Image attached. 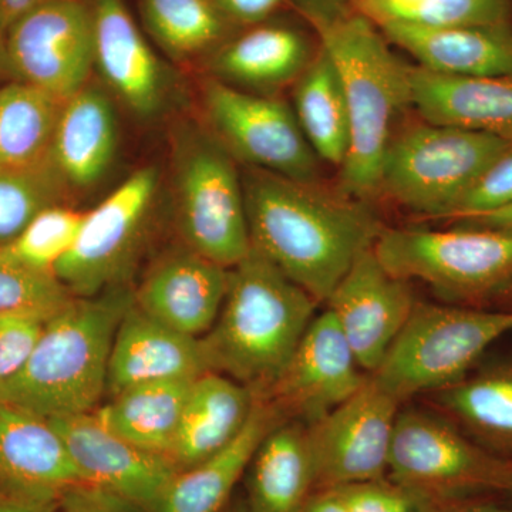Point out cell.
Masks as SVG:
<instances>
[{"instance_id": "6da1fadb", "label": "cell", "mask_w": 512, "mask_h": 512, "mask_svg": "<svg viewBox=\"0 0 512 512\" xmlns=\"http://www.w3.org/2000/svg\"><path fill=\"white\" fill-rule=\"evenodd\" d=\"M241 178L252 248L318 303L384 229L370 202L340 188L251 167Z\"/></svg>"}, {"instance_id": "7a4b0ae2", "label": "cell", "mask_w": 512, "mask_h": 512, "mask_svg": "<svg viewBox=\"0 0 512 512\" xmlns=\"http://www.w3.org/2000/svg\"><path fill=\"white\" fill-rule=\"evenodd\" d=\"M295 10L335 64L348 103L350 146L340 167V190L372 202L380 194L394 121L412 106V67L399 59L379 26L356 6L313 3Z\"/></svg>"}, {"instance_id": "3957f363", "label": "cell", "mask_w": 512, "mask_h": 512, "mask_svg": "<svg viewBox=\"0 0 512 512\" xmlns=\"http://www.w3.org/2000/svg\"><path fill=\"white\" fill-rule=\"evenodd\" d=\"M319 303L251 248L228 269L220 315L202 336L211 372L265 399L315 318Z\"/></svg>"}, {"instance_id": "277c9868", "label": "cell", "mask_w": 512, "mask_h": 512, "mask_svg": "<svg viewBox=\"0 0 512 512\" xmlns=\"http://www.w3.org/2000/svg\"><path fill=\"white\" fill-rule=\"evenodd\" d=\"M133 305V292L116 286L72 298L47 320L25 367L0 386V402L46 419L92 413L106 394L114 336Z\"/></svg>"}, {"instance_id": "5b68a950", "label": "cell", "mask_w": 512, "mask_h": 512, "mask_svg": "<svg viewBox=\"0 0 512 512\" xmlns=\"http://www.w3.org/2000/svg\"><path fill=\"white\" fill-rule=\"evenodd\" d=\"M511 333L512 311L417 302L382 365L370 376L404 404L460 382Z\"/></svg>"}, {"instance_id": "8992f818", "label": "cell", "mask_w": 512, "mask_h": 512, "mask_svg": "<svg viewBox=\"0 0 512 512\" xmlns=\"http://www.w3.org/2000/svg\"><path fill=\"white\" fill-rule=\"evenodd\" d=\"M173 194L185 247L227 269L249 254L251 237L237 164L210 131L194 124L174 133Z\"/></svg>"}, {"instance_id": "52a82bcc", "label": "cell", "mask_w": 512, "mask_h": 512, "mask_svg": "<svg viewBox=\"0 0 512 512\" xmlns=\"http://www.w3.org/2000/svg\"><path fill=\"white\" fill-rule=\"evenodd\" d=\"M373 251L404 281H421L451 301L504 296L512 284V229L384 228Z\"/></svg>"}, {"instance_id": "ba28073f", "label": "cell", "mask_w": 512, "mask_h": 512, "mask_svg": "<svg viewBox=\"0 0 512 512\" xmlns=\"http://www.w3.org/2000/svg\"><path fill=\"white\" fill-rule=\"evenodd\" d=\"M511 143L423 120L390 141L380 192L417 214L450 218L488 165Z\"/></svg>"}, {"instance_id": "9c48e42d", "label": "cell", "mask_w": 512, "mask_h": 512, "mask_svg": "<svg viewBox=\"0 0 512 512\" xmlns=\"http://www.w3.org/2000/svg\"><path fill=\"white\" fill-rule=\"evenodd\" d=\"M511 460L495 456L453 420L417 407L397 414L387 477L441 501L507 494Z\"/></svg>"}, {"instance_id": "30bf717a", "label": "cell", "mask_w": 512, "mask_h": 512, "mask_svg": "<svg viewBox=\"0 0 512 512\" xmlns=\"http://www.w3.org/2000/svg\"><path fill=\"white\" fill-rule=\"evenodd\" d=\"M94 25L96 0H40L9 30L0 66L16 82L69 100L94 69Z\"/></svg>"}, {"instance_id": "8fae6325", "label": "cell", "mask_w": 512, "mask_h": 512, "mask_svg": "<svg viewBox=\"0 0 512 512\" xmlns=\"http://www.w3.org/2000/svg\"><path fill=\"white\" fill-rule=\"evenodd\" d=\"M202 107L207 130L234 160L295 180L316 181L318 157L284 101L211 77L202 87Z\"/></svg>"}, {"instance_id": "7c38bea8", "label": "cell", "mask_w": 512, "mask_h": 512, "mask_svg": "<svg viewBox=\"0 0 512 512\" xmlns=\"http://www.w3.org/2000/svg\"><path fill=\"white\" fill-rule=\"evenodd\" d=\"M160 183L157 168L144 167L87 212L82 231L55 275L74 298L116 288L136 255Z\"/></svg>"}, {"instance_id": "4fadbf2b", "label": "cell", "mask_w": 512, "mask_h": 512, "mask_svg": "<svg viewBox=\"0 0 512 512\" xmlns=\"http://www.w3.org/2000/svg\"><path fill=\"white\" fill-rule=\"evenodd\" d=\"M402 406L369 375L352 397L308 426L316 491L387 477Z\"/></svg>"}, {"instance_id": "5bb4252c", "label": "cell", "mask_w": 512, "mask_h": 512, "mask_svg": "<svg viewBox=\"0 0 512 512\" xmlns=\"http://www.w3.org/2000/svg\"><path fill=\"white\" fill-rule=\"evenodd\" d=\"M367 373L326 309L313 318L265 399L285 420L316 423L366 383Z\"/></svg>"}, {"instance_id": "9a60e30c", "label": "cell", "mask_w": 512, "mask_h": 512, "mask_svg": "<svg viewBox=\"0 0 512 512\" xmlns=\"http://www.w3.org/2000/svg\"><path fill=\"white\" fill-rule=\"evenodd\" d=\"M325 303L360 367L373 375L417 301L410 282L390 274L372 248L356 259Z\"/></svg>"}, {"instance_id": "2e32d148", "label": "cell", "mask_w": 512, "mask_h": 512, "mask_svg": "<svg viewBox=\"0 0 512 512\" xmlns=\"http://www.w3.org/2000/svg\"><path fill=\"white\" fill-rule=\"evenodd\" d=\"M62 437L83 483L96 485L153 512L178 468L170 457L130 443L96 414L49 419Z\"/></svg>"}, {"instance_id": "e0dca14e", "label": "cell", "mask_w": 512, "mask_h": 512, "mask_svg": "<svg viewBox=\"0 0 512 512\" xmlns=\"http://www.w3.org/2000/svg\"><path fill=\"white\" fill-rule=\"evenodd\" d=\"M320 47L311 26L274 18L238 29L205 62L214 79L266 94L295 83Z\"/></svg>"}, {"instance_id": "ac0fdd59", "label": "cell", "mask_w": 512, "mask_h": 512, "mask_svg": "<svg viewBox=\"0 0 512 512\" xmlns=\"http://www.w3.org/2000/svg\"><path fill=\"white\" fill-rule=\"evenodd\" d=\"M227 286V268L183 244L154 262L133 292V302L150 318L202 338L220 315Z\"/></svg>"}, {"instance_id": "d6986e66", "label": "cell", "mask_w": 512, "mask_h": 512, "mask_svg": "<svg viewBox=\"0 0 512 512\" xmlns=\"http://www.w3.org/2000/svg\"><path fill=\"white\" fill-rule=\"evenodd\" d=\"M80 481L66 444L49 419L0 402V494L56 503Z\"/></svg>"}, {"instance_id": "ffe728a7", "label": "cell", "mask_w": 512, "mask_h": 512, "mask_svg": "<svg viewBox=\"0 0 512 512\" xmlns=\"http://www.w3.org/2000/svg\"><path fill=\"white\" fill-rule=\"evenodd\" d=\"M94 67L137 116L148 119L163 109L167 72L124 0H96Z\"/></svg>"}, {"instance_id": "44dd1931", "label": "cell", "mask_w": 512, "mask_h": 512, "mask_svg": "<svg viewBox=\"0 0 512 512\" xmlns=\"http://www.w3.org/2000/svg\"><path fill=\"white\" fill-rule=\"evenodd\" d=\"M208 372L210 363L201 338L150 318L133 302L111 346L106 393L110 397L143 383L195 380Z\"/></svg>"}, {"instance_id": "7402d4cb", "label": "cell", "mask_w": 512, "mask_h": 512, "mask_svg": "<svg viewBox=\"0 0 512 512\" xmlns=\"http://www.w3.org/2000/svg\"><path fill=\"white\" fill-rule=\"evenodd\" d=\"M375 23L392 45L430 72L471 77L512 74V23L463 28H427L397 20Z\"/></svg>"}, {"instance_id": "603a6c76", "label": "cell", "mask_w": 512, "mask_h": 512, "mask_svg": "<svg viewBox=\"0 0 512 512\" xmlns=\"http://www.w3.org/2000/svg\"><path fill=\"white\" fill-rule=\"evenodd\" d=\"M119 148V121L107 92L87 83L64 101L50 164L66 190H89L103 180Z\"/></svg>"}, {"instance_id": "cb8c5ba5", "label": "cell", "mask_w": 512, "mask_h": 512, "mask_svg": "<svg viewBox=\"0 0 512 512\" xmlns=\"http://www.w3.org/2000/svg\"><path fill=\"white\" fill-rule=\"evenodd\" d=\"M412 106L421 119L512 141V74L450 76L410 70Z\"/></svg>"}, {"instance_id": "d4e9b609", "label": "cell", "mask_w": 512, "mask_h": 512, "mask_svg": "<svg viewBox=\"0 0 512 512\" xmlns=\"http://www.w3.org/2000/svg\"><path fill=\"white\" fill-rule=\"evenodd\" d=\"M284 417L268 400H255L251 416L228 446L197 466L178 471L153 512H222L247 473L256 448Z\"/></svg>"}, {"instance_id": "484cf974", "label": "cell", "mask_w": 512, "mask_h": 512, "mask_svg": "<svg viewBox=\"0 0 512 512\" xmlns=\"http://www.w3.org/2000/svg\"><path fill=\"white\" fill-rule=\"evenodd\" d=\"M254 403L247 387L231 377L208 372L195 379L168 454L178 471L228 446L244 429Z\"/></svg>"}, {"instance_id": "4316f807", "label": "cell", "mask_w": 512, "mask_h": 512, "mask_svg": "<svg viewBox=\"0 0 512 512\" xmlns=\"http://www.w3.org/2000/svg\"><path fill=\"white\" fill-rule=\"evenodd\" d=\"M434 397L471 439L495 456L512 460V348L481 359L460 382Z\"/></svg>"}, {"instance_id": "83f0119b", "label": "cell", "mask_w": 512, "mask_h": 512, "mask_svg": "<svg viewBox=\"0 0 512 512\" xmlns=\"http://www.w3.org/2000/svg\"><path fill=\"white\" fill-rule=\"evenodd\" d=\"M245 512H299L316 491L308 426L284 420L256 448L247 470Z\"/></svg>"}, {"instance_id": "f1b7e54d", "label": "cell", "mask_w": 512, "mask_h": 512, "mask_svg": "<svg viewBox=\"0 0 512 512\" xmlns=\"http://www.w3.org/2000/svg\"><path fill=\"white\" fill-rule=\"evenodd\" d=\"M192 382L137 384L110 396L94 414L107 429L130 443L168 456Z\"/></svg>"}, {"instance_id": "f546056e", "label": "cell", "mask_w": 512, "mask_h": 512, "mask_svg": "<svg viewBox=\"0 0 512 512\" xmlns=\"http://www.w3.org/2000/svg\"><path fill=\"white\" fill-rule=\"evenodd\" d=\"M296 120L316 157L342 167L350 146V116L335 64L322 46L293 90Z\"/></svg>"}, {"instance_id": "4dcf8cb0", "label": "cell", "mask_w": 512, "mask_h": 512, "mask_svg": "<svg viewBox=\"0 0 512 512\" xmlns=\"http://www.w3.org/2000/svg\"><path fill=\"white\" fill-rule=\"evenodd\" d=\"M144 28L178 64L207 62L237 32L212 0H140Z\"/></svg>"}, {"instance_id": "1f68e13d", "label": "cell", "mask_w": 512, "mask_h": 512, "mask_svg": "<svg viewBox=\"0 0 512 512\" xmlns=\"http://www.w3.org/2000/svg\"><path fill=\"white\" fill-rule=\"evenodd\" d=\"M63 104L16 80L0 89V170H35L50 164Z\"/></svg>"}, {"instance_id": "d6a6232c", "label": "cell", "mask_w": 512, "mask_h": 512, "mask_svg": "<svg viewBox=\"0 0 512 512\" xmlns=\"http://www.w3.org/2000/svg\"><path fill=\"white\" fill-rule=\"evenodd\" d=\"M356 8L375 22L397 20L427 28L512 23V0H417L410 3L356 0Z\"/></svg>"}, {"instance_id": "836d02e7", "label": "cell", "mask_w": 512, "mask_h": 512, "mask_svg": "<svg viewBox=\"0 0 512 512\" xmlns=\"http://www.w3.org/2000/svg\"><path fill=\"white\" fill-rule=\"evenodd\" d=\"M66 191L52 164L0 170V247L10 244L39 212L60 205Z\"/></svg>"}, {"instance_id": "e575fe53", "label": "cell", "mask_w": 512, "mask_h": 512, "mask_svg": "<svg viewBox=\"0 0 512 512\" xmlns=\"http://www.w3.org/2000/svg\"><path fill=\"white\" fill-rule=\"evenodd\" d=\"M87 212L53 205L36 215L10 244L0 247L20 264L55 274L82 231Z\"/></svg>"}, {"instance_id": "d590c367", "label": "cell", "mask_w": 512, "mask_h": 512, "mask_svg": "<svg viewBox=\"0 0 512 512\" xmlns=\"http://www.w3.org/2000/svg\"><path fill=\"white\" fill-rule=\"evenodd\" d=\"M72 298L55 274L20 264L0 248V312H55Z\"/></svg>"}, {"instance_id": "8d00e7d4", "label": "cell", "mask_w": 512, "mask_h": 512, "mask_svg": "<svg viewBox=\"0 0 512 512\" xmlns=\"http://www.w3.org/2000/svg\"><path fill=\"white\" fill-rule=\"evenodd\" d=\"M338 490L348 512H433L446 503L389 477L345 485Z\"/></svg>"}, {"instance_id": "74e56055", "label": "cell", "mask_w": 512, "mask_h": 512, "mask_svg": "<svg viewBox=\"0 0 512 512\" xmlns=\"http://www.w3.org/2000/svg\"><path fill=\"white\" fill-rule=\"evenodd\" d=\"M55 312H0V386L13 379L28 363L47 320Z\"/></svg>"}, {"instance_id": "f35d334b", "label": "cell", "mask_w": 512, "mask_h": 512, "mask_svg": "<svg viewBox=\"0 0 512 512\" xmlns=\"http://www.w3.org/2000/svg\"><path fill=\"white\" fill-rule=\"evenodd\" d=\"M512 205V143L505 148L464 195L450 218L473 220Z\"/></svg>"}, {"instance_id": "ab89813d", "label": "cell", "mask_w": 512, "mask_h": 512, "mask_svg": "<svg viewBox=\"0 0 512 512\" xmlns=\"http://www.w3.org/2000/svg\"><path fill=\"white\" fill-rule=\"evenodd\" d=\"M55 512H146L119 495L96 485L80 483L67 488L57 500Z\"/></svg>"}, {"instance_id": "60d3db41", "label": "cell", "mask_w": 512, "mask_h": 512, "mask_svg": "<svg viewBox=\"0 0 512 512\" xmlns=\"http://www.w3.org/2000/svg\"><path fill=\"white\" fill-rule=\"evenodd\" d=\"M235 28H248L274 18L291 0H212Z\"/></svg>"}, {"instance_id": "b9f144b4", "label": "cell", "mask_w": 512, "mask_h": 512, "mask_svg": "<svg viewBox=\"0 0 512 512\" xmlns=\"http://www.w3.org/2000/svg\"><path fill=\"white\" fill-rule=\"evenodd\" d=\"M498 495L500 494L446 501L433 512H512V498L510 503H504L498 500Z\"/></svg>"}, {"instance_id": "7bdbcfd3", "label": "cell", "mask_w": 512, "mask_h": 512, "mask_svg": "<svg viewBox=\"0 0 512 512\" xmlns=\"http://www.w3.org/2000/svg\"><path fill=\"white\" fill-rule=\"evenodd\" d=\"M40 0H0V56L9 30Z\"/></svg>"}, {"instance_id": "ee69618b", "label": "cell", "mask_w": 512, "mask_h": 512, "mask_svg": "<svg viewBox=\"0 0 512 512\" xmlns=\"http://www.w3.org/2000/svg\"><path fill=\"white\" fill-rule=\"evenodd\" d=\"M299 512H348L338 488L315 491Z\"/></svg>"}, {"instance_id": "f6af8a7d", "label": "cell", "mask_w": 512, "mask_h": 512, "mask_svg": "<svg viewBox=\"0 0 512 512\" xmlns=\"http://www.w3.org/2000/svg\"><path fill=\"white\" fill-rule=\"evenodd\" d=\"M56 503H39L0 494V512H55Z\"/></svg>"}, {"instance_id": "bcb514c9", "label": "cell", "mask_w": 512, "mask_h": 512, "mask_svg": "<svg viewBox=\"0 0 512 512\" xmlns=\"http://www.w3.org/2000/svg\"><path fill=\"white\" fill-rule=\"evenodd\" d=\"M457 224L473 225V227L512 229V205H508L503 210L495 211L493 214L473 218V220L458 221Z\"/></svg>"}, {"instance_id": "7dc6e473", "label": "cell", "mask_w": 512, "mask_h": 512, "mask_svg": "<svg viewBox=\"0 0 512 512\" xmlns=\"http://www.w3.org/2000/svg\"><path fill=\"white\" fill-rule=\"evenodd\" d=\"M295 2H305V0H291L292 3ZM311 2H342V3H349V5L356 6V0H311Z\"/></svg>"}, {"instance_id": "c3c4849f", "label": "cell", "mask_w": 512, "mask_h": 512, "mask_svg": "<svg viewBox=\"0 0 512 512\" xmlns=\"http://www.w3.org/2000/svg\"><path fill=\"white\" fill-rule=\"evenodd\" d=\"M508 497L512 498V460H511V470H510V481H508V490L507 494Z\"/></svg>"}, {"instance_id": "681fc988", "label": "cell", "mask_w": 512, "mask_h": 512, "mask_svg": "<svg viewBox=\"0 0 512 512\" xmlns=\"http://www.w3.org/2000/svg\"><path fill=\"white\" fill-rule=\"evenodd\" d=\"M380 2H386V3H410V2H417V0H380Z\"/></svg>"}, {"instance_id": "f907efd6", "label": "cell", "mask_w": 512, "mask_h": 512, "mask_svg": "<svg viewBox=\"0 0 512 512\" xmlns=\"http://www.w3.org/2000/svg\"><path fill=\"white\" fill-rule=\"evenodd\" d=\"M504 296H511L512 298V284L510 285V288L507 289V292H505Z\"/></svg>"}, {"instance_id": "816d5d0a", "label": "cell", "mask_w": 512, "mask_h": 512, "mask_svg": "<svg viewBox=\"0 0 512 512\" xmlns=\"http://www.w3.org/2000/svg\"><path fill=\"white\" fill-rule=\"evenodd\" d=\"M235 512H245V507H244V504L241 505V508H239L238 511H235Z\"/></svg>"}]
</instances>
